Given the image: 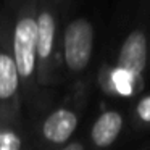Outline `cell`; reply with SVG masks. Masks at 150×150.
Returning a JSON list of instances; mask_svg holds the SVG:
<instances>
[{"label":"cell","instance_id":"obj_1","mask_svg":"<svg viewBox=\"0 0 150 150\" xmlns=\"http://www.w3.org/2000/svg\"><path fill=\"white\" fill-rule=\"evenodd\" d=\"M94 49V28L84 18H76L65 31V62L71 71H82L89 65Z\"/></svg>","mask_w":150,"mask_h":150},{"label":"cell","instance_id":"obj_2","mask_svg":"<svg viewBox=\"0 0 150 150\" xmlns=\"http://www.w3.org/2000/svg\"><path fill=\"white\" fill-rule=\"evenodd\" d=\"M15 65L18 74L23 79H29L36 69L37 58V21L31 16H24L15 26L13 34Z\"/></svg>","mask_w":150,"mask_h":150},{"label":"cell","instance_id":"obj_3","mask_svg":"<svg viewBox=\"0 0 150 150\" xmlns=\"http://www.w3.org/2000/svg\"><path fill=\"white\" fill-rule=\"evenodd\" d=\"M147 63V39L140 29H134L124 39L118 55V69L139 82Z\"/></svg>","mask_w":150,"mask_h":150},{"label":"cell","instance_id":"obj_4","mask_svg":"<svg viewBox=\"0 0 150 150\" xmlns=\"http://www.w3.org/2000/svg\"><path fill=\"white\" fill-rule=\"evenodd\" d=\"M78 127V116L71 110L58 108L47 116L42 124V134L47 140L53 144H63L71 137Z\"/></svg>","mask_w":150,"mask_h":150},{"label":"cell","instance_id":"obj_5","mask_svg":"<svg viewBox=\"0 0 150 150\" xmlns=\"http://www.w3.org/2000/svg\"><path fill=\"white\" fill-rule=\"evenodd\" d=\"M123 127V116L118 111H105L97 118L91 131L92 142L97 147H108L118 139Z\"/></svg>","mask_w":150,"mask_h":150},{"label":"cell","instance_id":"obj_6","mask_svg":"<svg viewBox=\"0 0 150 150\" xmlns=\"http://www.w3.org/2000/svg\"><path fill=\"white\" fill-rule=\"evenodd\" d=\"M55 42V18L49 11H42L37 20V55L47 60Z\"/></svg>","mask_w":150,"mask_h":150},{"label":"cell","instance_id":"obj_7","mask_svg":"<svg viewBox=\"0 0 150 150\" xmlns=\"http://www.w3.org/2000/svg\"><path fill=\"white\" fill-rule=\"evenodd\" d=\"M20 74L13 58L7 53H0V100L11 98L18 91Z\"/></svg>","mask_w":150,"mask_h":150},{"label":"cell","instance_id":"obj_8","mask_svg":"<svg viewBox=\"0 0 150 150\" xmlns=\"http://www.w3.org/2000/svg\"><path fill=\"white\" fill-rule=\"evenodd\" d=\"M115 86H116V91L121 92L124 95H131L132 91L136 89L137 81H134L129 74H126L121 69H116V74H115Z\"/></svg>","mask_w":150,"mask_h":150},{"label":"cell","instance_id":"obj_9","mask_svg":"<svg viewBox=\"0 0 150 150\" xmlns=\"http://www.w3.org/2000/svg\"><path fill=\"white\" fill-rule=\"evenodd\" d=\"M0 150H21V137L13 131H0Z\"/></svg>","mask_w":150,"mask_h":150},{"label":"cell","instance_id":"obj_10","mask_svg":"<svg viewBox=\"0 0 150 150\" xmlns=\"http://www.w3.org/2000/svg\"><path fill=\"white\" fill-rule=\"evenodd\" d=\"M137 115L144 121H150V97H145L137 105Z\"/></svg>","mask_w":150,"mask_h":150},{"label":"cell","instance_id":"obj_11","mask_svg":"<svg viewBox=\"0 0 150 150\" xmlns=\"http://www.w3.org/2000/svg\"><path fill=\"white\" fill-rule=\"evenodd\" d=\"M62 150H84V147L81 145V144H69V145H66L65 149H62Z\"/></svg>","mask_w":150,"mask_h":150}]
</instances>
